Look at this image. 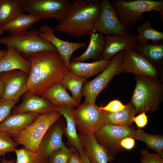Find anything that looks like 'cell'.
Here are the masks:
<instances>
[{
    "label": "cell",
    "mask_w": 163,
    "mask_h": 163,
    "mask_svg": "<svg viewBox=\"0 0 163 163\" xmlns=\"http://www.w3.org/2000/svg\"><path fill=\"white\" fill-rule=\"evenodd\" d=\"M31 68L28 75V90L40 96L46 90L60 82L68 69L57 51H45L30 56Z\"/></svg>",
    "instance_id": "obj_1"
},
{
    "label": "cell",
    "mask_w": 163,
    "mask_h": 163,
    "mask_svg": "<svg viewBox=\"0 0 163 163\" xmlns=\"http://www.w3.org/2000/svg\"><path fill=\"white\" fill-rule=\"evenodd\" d=\"M7 50H0V59L3 57L7 54Z\"/></svg>",
    "instance_id": "obj_44"
},
{
    "label": "cell",
    "mask_w": 163,
    "mask_h": 163,
    "mask_svg": "<svg viewBox=\"0 0 163 163\" xmlns=\"http://www.w3.org/2000/svg\"><path fill=\"white\" fill-rule=\"evenodd\" d=\"M122 72L131 73L136 76L156 78L157 71L150 61L133 49L124 51L122 65Z\"/></svg>",
    "instance_id": "obj_11"
},
{
    "label": "cell",
    "mask_w": 163,
    "mask_h": 163,
    "mask_svg": "<svg viewBox=\"0 0 163 163\" xmlns=\"http://www.w3.org/2000/svg\"><path fill=\"white\" fill-rule=\"evenodd\" d=\"M40 96L47 99L54 106L66 104L78 107L80 105L69 95L60 82L45 90Z\"/></svg>",
    "instance_id": "obj_23"
},
{
    "label": "cell",
    "mask_w": 163,
    "mask_h": 163,
    "mask_svg": "<svg viewBox=\"0 0 163 163\" xmlns=\"http://www.w3.org/2000/svg\"><path fill=\"white\" fill-rule=\"evenodd\" d=\"M135 130L129 126L104 124L95 134L98 142L107 149H113L120 146L123 139L134 138Z\"/></svg>",
    "instance_id": "obj_14"
},
{
    "label": "cell",
    "mask_w": 163,
    "mask_h": 163,
    "mask_svg": "<svg viewBox=\"0 0 163 163\" xmlns=\"http://www.w3.org/2000/svg\"><path fill=\"white\" fill-rule=\"evenodd\" d=\"M63 130L59 124L54 123L47 131L36 152L46 161L57 150L66 148L62 141Z\"/></svg>",
    "instance_id": "obj_16"
},
{
    "label": "cell",
    "mask_w": 163,
    "mask_h": 163,
    "mask_svg": "<svg viewBox=\"0 0 163 163\" xmlns=\"http://www.w3.org/2000/svg\"><path fill=\"white\" fill-rule=\"evenodd\" d=\"M105 124L129 126L136 114L135 108L131 103L126 105L123 109L115 112L102 111Z\"/></svg>",
    "instance_id": "obj_25"
},
{
    "label": "cell",
    "mask_w": 163,
    "mask_h": 163,
    "mask_svg": "<svg viewBox=\"0 0 163 163\" xmlns=\"http://www.w3.org/2000/svg\"><path fill=\"white\" fill-rule=\"evenodd\" d=\"M87 81V78L79 76L68 69L60 83L66 89L70 91L72 98L80 103L82 89Z\"/></svg>",
    "instance_id": "obj_28"
},
{
    "label": "cell",
    "mask_w": 163,
    "mask_h": 163,
    "mask_svg": "<svg viewBox=\"0 0 163 163\" xmlns=\"http://www.w3.org/2000/svg\"><path fill=\"white\" fill-rule=\"evenodd\" d=\"M110 60L102 59L91 63L72 61L68 69L75 74L87 79L102 72L108 66Z\"/></svg>",
    "instance_id": "obj_22"
},
{
    "label": "cell",
    "mask_w": 163,
    "mask_h": 163,
    "mask_svg": "<svg viewBox=\"0 0 163 163\" xmlns=\"http://www.w3.org/2000/svg\"><path fill=\"white\" fill-rule=\"evenodd\" d=\"M136 86L131 103L136 114L158 109L163 97V85L156 78L136 76Z\"/></svg>",
    "instance_id": "obj_3"
},
{
    "label": "cell",
    "mask_w": 163,
    "mask_h": 163,
    "mask_svg": "<svg viewBox=\"0 0 163 163\" xmlns=\"http://www.w3.org/2000/svg\"><path fill=\"white\" fill-rule=\"evenodd\" d=\"M17 145L9 133L0 131V157H4L8 153L14 151Z\"/></svg>",
    "instance_id": "obj_33"
},
{
    "label": "cell",
    "mask_w": 163,
    "mask_h": 163,
    "mask_svg": "<svg viewBox=\"0 0 163 163\" xmlns=\"http://www.w3.org/2000/svg\"><path fill=\"white\" fill-rule=\"evenodd\" d=\"M141 153L140 163H163L160 155L158 154L150 153L147 150H142Z\"/></svg>",
    "instance_id": "obj_36"
},
{
    "label": "cell",
    "mask_w": 163,
    "mask_h": 163,
    "mask_svg": "<svg viewBox=\"0 0 163 163\" xmlns=\"http://www.w3.org/2000/svg\"><path fill=\"white\" fill-rule=\"evenodd\" d=\"M14 152L16 156V163H47L37 153L27 149L24 147L15 149Z\"/></svg>",
    "instance_id": "obj_32"
},
{
    "label": "cell",
    "mask_w": 163,
    "mask_h": 163,
    "mask_svg": "<svg viewBox=\"0 0 163 163\" xmlns=\"http://www.w3.org/2000/svg\"><path fill=\"white\" fill-rule=\"evenodd\" d=\"M126 105L123 104L121 102L118 100H114L109 102L104 106L99 107L101 111L111 112H115L124 109Z\"/></svg>",
    "instance_id": "obj_37"
},
{
    "label": "cell",
    "mask_w": 163,
    "mask_h": 163,
    "mask_svg": "<svg viewBox=\"0 0 163 163\" xmlns=\"http://www.w3.org/2000/svg\"><path fill=\"white\" fill-rule=\"evenodd\" d=\"M38 30L32 29L0 38V44L11 46L26 55L30 56L45 51H57L50 43L38 34Z\"/></svg>",
    "instance_id": "obj_6"
},
{
    "label": "cell",
    "mask_w": 163,
    "mask_h": 163,
    "mask_svg": "<svg viewBox=\"0 0 163 163\" xmlns=\"http://www.w3.org/2000/svg\"><path fill=\"white\" fill-rule=\"evenodd\" d=\"M16 103L14 101L3 98L0 99V123L11 114Z\"/></svg>",
    "instance_id": "obj_35"
},
{
    "label": "cell",
    "mask_w": 163,
    "mask_h": 163,
    "mask_svg": "<svg viewBox=\"0 0 163 163\" xmlns=\"http://www.w3.org/2000/svg\"><path fill=\"white\" fill-rule=\"evenodd\" d=\"M137 31L139 33V35L136 36L139 44L147 43L149 40H151L152 43L153 44H157L158 42L162 43L163 32L152 28L148 20H146L143 24L138 26Z\"/></svg>",
    "instance_id": "obj_29"
},
{
    "label": "cell",
    "mask_w": 163,
    "mask_h": 163,
    "mask_svg": "<svg viewBox=\"0 0 163 163\" xmlns=\"http://www.w3.org/2000/svg\"><path fill=\"white\" fill-rule=\"evenodd\" d=\"M56 31L54 28L44 24L40 27L38 34L56 48L68 69L73 53L78 49L85 46L86 44L84 42H72L60 39L55 35Z\"/></svg>",
    "instance_id": "obj_13"
},
{
    "label": "cell",
    "mask_w": 163,
    "mask_h": 163,
    "mask_svg": "<svg viewBox=\"0 0 163 163\" xmlns=\"http://www.w3.org/2000/svg\"><path fill=\"white\" fill-rule=\"evenodd\" d=\"M135 139L144 142L147 147L159 155L163 150V138L159 135H150L139 129L135 131Z\"/></svg>",
    "instance_id": "obj_31"
},
{
    "label": "cell",
    "mask_w": 163,
    "mask_h": 163,
    "mask_svg": "<svg viewBox=\"0 0 163 163\" xmlns=\"http://www.w3.org/2000/svg\"><path fill=\"white\" fill-rule=\"evenodd\" d=\"M56 110L63 115L66 120L67 126L64 133L69 143L77 151L80 155H85L84 148L79 138L76 131L73 106L62 104L54 106Z\"/></svg>",
    "instance_id": "obj_20"
},
{
    "label": "cell",
    "mask_w": 163,
    "mask_h": 163,
    "mask_svg": "<svg viewBox=\"0 0 163 163\" xmlns=\"http://www.w3.org/2000/svg\"><path fill=\"white\" fill-rule=\"evenodd\" d=\"M133 49L146 57L152 64L159 62L163 59V43L157 44L137 43Z\"/></svg>",
    "instance_id": "obj_30"
},
{
    "label": "cell",
    "mask_w": 163,
    "mask_h": 163,
    "mask_svg": "<svg viewBox=\"0 0 163 163\" xmlns=\"http://www.w3.org/2000/svg\"><path fill=\"white\" fill-rule=\"evenodd\" d=\"M67 163H82L80 155L76 150L72 153Z\"/></svg>",
    "instance_id": "obj_40"
},
{
    "label": "cell",
    "mask_w": 163,
    "mask_h": 163,
    "mask_svg": "<svg viewBox=\"0 0 163 163\" xmlns=\"http://www.w3.org/2000/svg\"><path fill=\"white\" fill-rule=\"evenodd\" d=\"M28 75L20 70L0 72V79L3 85L2 98L17 103L21 96L28 90Z\"/></svg>",
    "instance_id": "obj_12"
},
{
    "label": "cell",
    "mask_w": 163,
    "mask_h": 163,
    "mask_svg": "<svg viewBox=\"0 0 163 163\" xmlns=\"http://www.w3.org/2000/svg\"><path fill=\"white\" fill-rule=\"evenodd\" d=\"M0 163H16V161L14 159H11L8 160L6 159L5 157L0 159Z\"/></svg>",
    "instance_id": "obj_41"
},
{
    "label": "cell",
    "mask_w": 163,
    "mask_h": 163,
    "mask_svg": "<svg viewBox=\"0 0 163 163\" xmlns=\"http://www.w3.org/2000/svg\"><path fill=\"white\" fill-rule=\"evenodd\" d=\"M3 85L2 82L0 79V99L3 97Z\"/></svg>",
    "instance_id": "obj_43"
},
{
    "label": "cell",
    "mask_w": 163,
    "mask_h": 163,
    "mask_svg": "<svg viewBox=\"0 0 163 163\" xmlns=\"http://www.w3.org/2000/svg\"><path fill=\"white\" fill-rule=\"evenodd\" d=\"M120 147L125 149H131L134 147L135 145L134 139L130 137L124 138L120 141Z\"/></svg>",
    "instance_id": "obj_39"
},
{
    "label": "cell",
    "mask_w": 163,
    "mask_h": 163,
    "mask_svg": "<svg viewBox=\"0 0 163 163\" xmlns=\"http://www.w3.org/2000/svg\"><path fill=\"white\" fill-rule=\"evenodd\" d=\"M24 0H0V26L24 12Z\"/></svg>",
    "instance_id": "obj_26"
},
{
    "label": "cell",
    "mask_w": 163,
    "mask_h": 163,
    "mask_svg": "<svg viewBox=\"0 0 163 163\" xmlns=\"http://www.w3.org/2000/svg\"><path fill=\"white\" fill-rule=\"evenodd\" d=\"M74 115L76 129L82 134H94L105 124L102 111L95 104L83 103L74 110Z\"/></svg>",
    "instance_id": "obj_9"
},
{
    "label": "cell",
    "mask_w": 163,
    "mask_h": 163,
    "mask_svg": "<svg viewBox=\"0 0 163 163\" xmlns=\"http://www.w3.org/2000/svg\"><path fill=\"white\" fill-rule=\"evenodd\" d=\"M82 163H91L85 155H80Z\"/></svg>",
    "instance_id": "obj_42"
},
{
    "label": "cell",
    "mask_w": 163,
    "mask_h": 163,
    "mask_svg": "<svg viewBox=\"0 0 163 163\" xmlns=\"http://www.w3.org/2000/svg\"><path fill=\"white\" fill-rule=\"evenodd\" d=\"M111 2L120 20L129 29L143 20L145 17L142 14L145 12L158 11L160 13L161 18H163V0H113Z\"/></svg>",
    "instance_id": "obj_4"
},
{
    "label": "cell",
    "mask_w": 163,
    "mask_h": 163,
    "mask_svg": "<svg viewBox=\"0 0 163 163\" xmlns=\"http://www.w3.org/2000/svg\"><path fill=\"white\" fill-rule=\"evenodd\" d=\"M6 46L7 49V54L0 59V72L20 70L29 75L31 65L30 60L24 58L20 53L14 47Z\"/></svg>",
    "instance_id": "obj_21"
},
{
    "label": "cell",
    "mask_w": 163,
    "mask_h": 163,
    "mask_svg": "<svg viewBox=\"0 0 163 163\" xmlns=\"http://www.w3.org/2000/svg\"><path fill=\"white\" fill-rule=\"evenodd\" d=\"M136 35L130 34L125 36L110 35L104 36L103 59L110 60L119 53L127 49H133L138 43Z\"/></svg>",
    "instance_id": "obj_15"
},
{
    "label": "cell",
    "mask_w": 163,
    "mask_h": 163,
    "mask_svg": "<svg viewBox=\"0 0 163 163\" xmlns=\"http://www.w3.org/2000/svg\"><path fill=\"white\" fill-rule=\"evenodd\" d=\"M23 95L22 102L14 106L11 111L12 114L31 112L41 114L56 111L51 103L43 97L36 95L28 91Z\"/></svg>",
    "instance_id": "obj_18"
},
{
    "label": "cell",
    "mask_w": 163,
    "mask_h": 163,
    "mask_svg": "<svg viewBox=\"0 0 163 163\" xmlns=\"http://www.w3.org/2000/svg\"><path fill=\"white\" fill-rule=\"evenodd\" d=\"M83 146L85 155L91 163H108L113 160V157L97 140L94 134H78Z\"/></svg>",
    "instance_id": "obj_17"
},
{
    "label": "cell",
    "mask_w": 163,
    "mask_h": 163,
    "mask_svg": "<svg viewBox=\"0 0 163 163\" xmlns=\"http://www.w3.org/2000/svg\"><path fill=\"white\" fill-rule=\"evenodd\" d=\"M39 17L31 14H21L11 21L1 27L4 31L11 34H15L27 30L34 24L40 21Z\"/></svg>",
    "instance_id": "obj_27"
},
{
    "label": "cell",
    "mask_w": 163,
    "mask_h": 163,
    "mask_svg": "<svg viewBox=\"0 0 163 163\" xmlns=\"http://www.w3.org/2000/svg\"><path fill=\"white\" fill-rule=\"evenodd\" d=\"M40 114L27 112L12 114L0 123V131L14 137L31 124Z\"/></svg>",
    "instance_id": "obj_19"
},
{
    "label": "cell",
    "mask_w": 163,
    "mask_h": 163,
    "mask_svg": "<svg viewBox=\"0 0 163 163\" xmlns=\"http://www.w3.org/2000/svg\"><path fill=\"white\" fill-rule=\"evenodd\" d=\"M4 33V31L2 29L1 27L0 26V35H2Z\"/></svg>",
    "instance_id": "obj_45"
},
{
    "label": "cell",
    "mask_w": 163,
    "mask_h": 163,
    "mask_svg": "<svg viewBox=\"0 0 163 163\" xmlns=\"http://www.w3.org/2000/svg\"><path fill=\"white\" fill-rule=\"evenodd\" d=\"M70 4L68 0H24V12L60 23L65 19Z\"/></svg>",
    "instance_id": "obj_8"
},
{
    "label": "cell",
    "mask_w": 163,
    "mask_h": 163,
    "mask_svg": "<svg viewBox=\"0 0 163 163\" xmlns=\"http://www.w3.org/2000/svg\"><path fill=\"white\" fill-rule=\"evenodd\" d=\"M124 51L116 54L110 60L107 67L93 80L87 82L82 89V95L85 97L84 103L95 104L97 97L106 87L112 78L122 72V65Z\"/></svg>",
    "instance_id": "obj_7"
},
{
    "label": "cell",
    "mask_w": 163,
    "mask_h": 163,
    "mask_svg": "<svg viewBox=\"0 0 163 163\" xmlns=\"http://www.w3.org/2000/svg\"><path fill=\"white\" fill-rule=\"evenodd\" d=\"M146 112H141L140 114L133 118L134 121L137 126L139 128L144 127L148 122V117L145 114Z\"/></svg>",
    "instance_id": "obj_38"
},
{
    "label": "cell",
    "mask_w": 163,
    "mask_h": 163,
    "mask_svg": "<svg viewBox=\"0 0 163 163\" xmlns=\"http://www.w3.org/2000/svg\"><path fill=\"white\" fill-rule=\"evenodd\" d=\"M75 150L67 147L59 149L49 157L47 161L49 163H67L71 154Z\"/></svg>",
    "instance_id": "obj_34"
},
{
    "label": "cell",
    "mask_w": 163,
    "mask_h": 163,
    "mask_svg": "<svg viewBox=\"0 0 163 163\" xmlns=\"http://www.w3.org/2000/svg\"><path fill=\"white\" fill-rule=\"evenodd\" d=\"M61 116L57 111L40 114L31 124L13 138L17 145H22L36 152L45 134Z\"/></svg>",
    "instance_id": "obj_5"
},
{
    "label": "cell",
    "mask_w": 163,
    "mask_h": 163,
    "mask_svg": "<svg viewBox=\"0 0 163 163\" xmlns=\"http://www.w3.org/2000/svg\"><path fill=\"white\" fill-rule=\"evenodd\" d=\"M94 30L105 36H125L131 34L130 29L125 27L120 20L114 7L109 0L101 1L100 11Z\"/></svg>",
    "instance_id": "obj_10"
},
{
    "label": "cell",
    "mask_w": 163,
    "mask_h": 163,
    "mask_svg": "<svg viewBox=\"0 0 163 163\" xmlns=\"http://www.w3.org/2000/svg\"><path fill=\"white\" fill-rule=\"evenodd\" d=\"M101 1L76 0L70 3L65 19L56 26V31L76 38L89 34L99 15Z\"/></svg>",
    "instance_id": "obj_2"
},
{
    "label": "cell",
    "mask_w": 163,
    "mask_h": 163,
    "mask_svg": "<svg viewBox=\"0 0 163 163\" xmlns=\"http://www.w3.org/2000/svg\"><path fill=\"white\" fill-rule=\"evenodd\" d=\"M90 42L86 50L73 61L82 62L87 60L100 58L103 59L102 54L104 45V36L94 30L90 32Z\"/></svg>",
    "instance_id": "obj_24"
}]
</instances>
